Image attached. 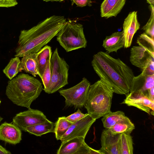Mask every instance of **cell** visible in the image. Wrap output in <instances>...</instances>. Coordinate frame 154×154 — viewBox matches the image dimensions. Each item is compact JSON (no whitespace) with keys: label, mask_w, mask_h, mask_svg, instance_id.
Wrapping results in <instances>:
<instances>
[{"label":"cell","mask_w":154,"mask_h":154,"mask_svg":"<svg viewBox=\"0 0 154 154\" xmlns=\"http://www.w3.org/2000/svg\"><path fill=\"white\" fill-rule=\"evenodd\" d=\"M91 65L100 79L110 85L114 93L126 95L130 92L134 76L132 69L120 59L100 51L94 55Z\"/></svg>","instance_id":"6da1fadb"},{"label":"cell","mask_w":154,"mask_h":154,"mask_svg":"<svg viewBox=\"0 0 154 154\" xmlns=\"http://www.w3.org/2000/svg\"><path fill=\"white\" fill-rule=\"evenodd\" d=\"M66 21L64 16L53 15L29 29L21 31L15 56L38 52L57 36Z\"/></svg>","instance_id":"7a4b0ae2"},{"label":"cell","mask_w":154,"mask_h":154,"mask_svg":"<svg viewBox=\"0 0 154 154\" xmlns=\"http://www.w3.org/2000/svg\"><path fill=\"white\" fill-rule=\"evenodd\" d=\"M41 83L28 74L21 73L8 81L5 94L14 104L30 108L43 90Z\"/></svg>","instance_id":"3957f363"},{"label":"cell","mask_w":154,"mask_h":154,"mask_svg":"<svg viewBox=\"0 0 154 154\" xmlns=\"http://www.w3.org/2000/svg\"><path fill=\"white\" fill-rule=\"evenodd\" d=\"M113 93L111 87L102 79L91 85L84 105L88 114L96 120L111 112Z\"/></svg>","instance_id":"277c9868"},{"label":"cell","mask_w":154,"mask_h":154,"mask_svg":"<svg viewBox=\"0 0 154 154\" xmlns=\"http://www.w3.org/2000/svg\"><path fill=\"white\" fill-rule=\"evenodd\" d=\"M57 36V41L67 52L87 46L83 25L70 20L66 21Z\"/></svg>","instance_id":"5b68a950"},{"label":"cell","mask_w":154,"mask_h":154,"mask_svg":"<svg viewBox=\"0 0 154 154\" xmlns=\"http://www.w3.org/2000/svg\"><path fill=\"white\" fill-rule=\"evenodd\" d=\"M69 68L65 60L59 56L56 48L50 60L51 80L48 87L44 90L46 93H53L68 84Z\"/></svg>","instance_id":"8992f818"},{"label":"cell","mask_w":154,"mask_h":154,"mask_svg":"<svg viewBox=\"0 0 154 154\" xmlns=\"http://www.w3.org/2000/svg\"><path fill=\"white\" fill-rule=\"evenodd\" d=\"M90 85L85 78L75 86L69 88L61 90L60 94L65 99L66 105L77 108L84 106Z\"/></svg>","instance_id":"52a82bcc"},{"label":"cell","mask_w":154,"mask_h":154,"mask_svg":"<svg viewBox=\"0 0 154 154\" xmlns=\"http://www.w3.org/2000/svg\"><path fill=\"white\" fill-rule=\"evenodd\" d=\"M85 138L75 137L61 143L57 154H101L100 150L89 147L85 142Z\"/></svg>","instance_id":"ba28073f"},{"label":"cell","mask_w":154,"mask_h":154,"mask_svg":"<svg viewBox=\"0 0 154 154\" xmlns=\"http://www.w3.org/2000/svg\"><path fill=\"white\" fill-rule=\"evenodd\" d=\"M48 120L42 112L30 108L16 114L13 119L12 122L25 131L27 127L44 122Z\"/></svg>","instance_id":"9c48e42d"},{"label":"cell","mask_w":154,"mask_h":154,"mask_svg":"<svg viewBox=\"0 0 154 154\" xmlns=\"http://www.w3.org/2000/svg\"><path fill=\"white\" fill-rule=\"evenodd\" d=\"M96 120L88 114L80 120L72 123L60 140L61 143L72 138L82 137L85 138L92 125Z\"/></svg>","instance_id":"30bf717a"},{"label":"cell","mask_w":154,"mask_h":154,"mask_svg":"<svg viewBox=\"0 0 154 154\" xmlns=\"http://www.w3.org/2000/svg\"><path fill=\"white\" fill-rule=\"evenodd\" d=\"M126 96L122 104L135 107L149 115L151 111H154V101L150 100L142 91L130 92Z\"/></svg>","instance_id":"8fae6325"},{"label":"cell","mask_w":154,"mask_h":154,"mask_svg":"<svg viewBox=\"0 0 154 154\" xmlns=\"http://www.w3.org/2000/svg\"><path fill=\"white\" fill-rule=\"evenodd\" d=\"M140 24L137 17V11L130 12L125 19L123 24L125 39L124 48H128L131 45L135 34L140 29Z\"/></svg>","instance_id":"7c38bea8"},{"label":"cell","mask_w":154,"mask_h":154,"mask_svg":"<svg viewBox=\"0 0 154 154\" xmlns=\"http://www.w3.org/2000/svg\"><path fill=\"white\" fill-rule=\"evenodd\" d=\"M130 61L132 65L142 71L154 62V57L141 46H133L130 50Z\"/></svg>","instance_id":"4fadbf2b"},{"label":"cell","mask_w":154,"mask_h":154,"mask_svg":"<svg viewBox=\"0 0 154 154\" xmlns=\"http://www.w3.org/2000/svg\"><path fill=\"white\" fill-rule=\"evenodd\" d=\"M119 137V134H112L109 129L104 130L100 138L101 147L100 150L102 154H120Z\"/></svg>","instance_id":"5bb4252c"},{"label":"cell","mask_w":154,"mask_h":154,"mask_svg":"<svg viewBox=\"0 0 154 154\" xmlns=\"http://www.w3.org/2000/svg\"><path fill=\"white\" fill-rule=\"evenodd\" d=\"M21 130L13 123L6 122L0 125V140L16 145L21 140Z\"/></svg>","instance_id":"9a60e30c"},{"label":"cell","mask_w":154,"mask_h":154,"mask_svg":"<svg viewBox=\"0 0 154 154\" xmlns=\"http://www.w3.org/2000/svg\"><path fill=\"white\" fill-rule=\"evenodd\" d=\"M153 87L154 75H147L142 72L139 75L134 77L130 92L140 91L147 96L149 90Z\"/></svg>","instance_id":"2e32d148"},{"label":"cell","mask_w":154,"mask_h":154,"mask_svg":"<svg viewBox=\"0 0 154 154\" xmlns=\"http://www.w3.org/2000/svg\"><path fill=\"white\" fill-rule=\"evenodd\" d=\"M126 0H104L100 6L101 17H116L124 6Z\"/></svg>","instance_id":"e0dca14e"},{"label":"cell","mask_w":154,"mask_h":154,"mask_svg":"<svg viewBox=\"0 0 154 154\" xmlns=\"http://www.w3.org/2000/svg\"><path fill=\"white\" fill-rule=\"evenodd\" d=\"M125 39L123 31L116 32L109 36H106L103 40L102 46L109 54L117 52L120 49L124 47Z\"/></svg>","instance_id":"ac0fdd59"},{"label":"cell","mask_w":154,"mask_h":154,"mask_svg":"<svg viewBox=\"0 0 154 154\" xmlns=\"http://www.w3.org/2000/svg\"><path fill=\"white\" fill-rule=\"evenodd\" d=\"M52 55L51 48L48 45H45L36 53V60L38 69V75L41 78L48 63L50 62Z\"/></svg>","instance_id":"d6986e66"},{"label":"cell","mask_w":154,"mask_h":154,"mask_svg":"<svg viewBox=\"0 0 154 154\" xmlns=\"http://www.w3.org/2000/svg\"><path fill=\"white\" fill-rule=\"evenodd\" d=\"M36 53H30L23 56L21 60L20 70L29 73L34 77L38 75L36 60Z\"/></svg>","instance_id":"ffe728a7"},{"label":"cell","mask_w":154,"mask_h":154,"mask_svg":"<svg viewBox=\"0 0 154 154\" xmlns=\"http://www.w3.org/2000/svg\"><path fill=\"white\" fill-rule=\"evenodd\" d=\"M54 123L48 119L46 121L26 128L25 131L41 136L46 134L54 132Z\"/></svg>","instance_id":"44dd1931"},{"label":"cell","mask_w":154,"mask_h":154,"mask_svg":"<svg viewBox=\"0 0 154 154\" xmlns=\"http://www.w3.org/2000/svg\"><path fill=\"white\" fill-rule=\"evenodd\" d=\"M134 129V124L128 118L125 116L109 129L112 134H116L122 133L131 134Z\"/></svg>","instance_id":"7402d4cb"},{"label":"cell","mask_w":154,"mask_h":154,"mask_svg":"<svg viewBox=\"0 0 154 154\" xmlns=\"http://www.w3.org/2000/svg\"><path fill=\"white\" fill-rule=\"evenodd\" d=\"M120 154H133V141L130 134L122 133L119 134V141Z\"/></svg>","instance_id":"603a6c76"},{"label":"cell","mask_w":154,"mask_h":154,"mask_svg":"<svg viewBox=\"0 0 154 154\" xmlns=\"http://www.w3.org/2000/svg\"><path fill=\"white\" fill-rule=\"evenodd\" d=\"M21 60L18 57L11 59L9 62L3 70V71L6 76L11 80L15 77L20 70Z\"/></svg>","instance_id":"cb8c5ba5"},{"label":"cell","mask_w":154,"mask_h":154,"mask_svg":"<svg viewBox=\"0 0 154 154\" xmlns=\"http://www.w3.org/2000/svg\"><path fill=\"white\" fill-rule=\"evenodd\" d=\"M125 116V113L122 111H111L103 116L101 120L103 126L105 129H109Z\"/></svg>","instance_id":"d4e9b609"},{"label":"cell","mask_w":154,"mask_h":154,"mask_svg":"<svg viewBox=\"0 0 154 154\" xmlns=\"http://www.w3.org/2000/svg\"><path fill=\"white\" fill-rule=\"evenodd\" d=\"M72 123L68 121L65 116L58 118L54 123V132L57 140H60L69 127Z\"/></svg>","instance_id":"484cf974"},{"label":"cell","mask_w":154,"mask_h":154,"mask_svg":"<svg viewBox=\"0 0 154 154\" xmlns=\"http://www.w3.org/2000/svg\"><path fill=\"white\" fill-rule=\"evenodd\" d=\"M137 43L139 45L143 48L154 57V39L144 32L137 38Z\"/></svg>","instance_id":"4316f807"},{"label":"cell","mask_w":154,"mask_h":154,"mask_svg":"<svg viewBox=\"0 0 154 154\" xmlns=\"http://www.w3.org/2000/svg\"><path fill=\"white\" fill-rule=\"evenodd\" d=\"M151 11L150 17L146 24L144 26L142 29L144 31V33L154 39V6L150 5Z\"/></svg>","instance_id":"83f0119b"},{"label":"cell","mask_w":154,"mask_h":154,"mask_svg":"<svg viewBox=\"0 0 154 154\" xmlns=\"http://www.w3.org/2000/svg\"><path fill=\"white\" fill-rule=\"evenodd\" d=\"M50 62L48 63L41 79L44 86V90L47 88L51 80Z\"/></svg>","instance_id":"f1b7e54d"},{"label":"cell","mask_w":154,"mask_h":154,"mask_svg":"<svg viewBox=\"0 0 154 154\" xmlns=\"http://www.w3.org/2000/svg\"><path fill=\"white\" fill-rule=\"evenodd\" d=\"M88 114V113H83L78 109L76 112L66 117V118L68 121L73 123L82 119Z\"/></svg>","instance_id":"f546056e"},{"label":"cell","mask_w":154,"mask_h":154,"mask_svg":"<svg viewBox=\"0 0 154 154\" xmlns=\"http://www.w3.org/2000/svg\"><path fill=\"white\" fill-rule=\"evenodd\" d=\"M17 4V0H0V7H11Z\"/></svg>","instance_id":"4dcf8cb0"},{"label":"cell","mask_w":154,"mask_h":154,"mask_svg":"<svg viewBox=\"0 0 154 154\" xmlns=\"http://www.w3.org/2000/svg\"><path fill=\"white\" fill-rule=\"evenodd\" d=\"M72 1V5L75 4L77 6L84 7L87 5L91 6V2L89 0H71Z\"/></svg>","instance_id":"1f68e13d"},{"label":"cell","mask_w":154,"mask_h":154,"mask_svg":"<svg viewBox=\"0 0 154 154\" xmlns=\"http://www.w3.org/2000/svg\"><path fill=\"white\" fill-rule=\"evenodd\" d=\"M147 96L150 100L154 101V87H152L149 90Z\"/></svg>","instance_id":"d6a6232c"},{"label":"cell","mask_w":154,"mask_h":154,"mask_svg":"<svg viewBox=\"0 0 154 154\" xmlns=\"http://www.w3.org/2000/svg\"><path fill=\"white\" fill-rule=\"evenodd\" d=\"M11 152L0 145V154H11Z\"/></svg>","instance_id":"836d02e7"},{"label":"cell","mask_w":154,"mask_h":154,"mask_svg":"<svg viewBox=\"0 0 154 154\" xmlns=\"http://www.w3.org/2000/svg\"><path fill=\"white\" fill-rule=\"evenodd\" d=\"M146 1L150 5H154V0H146Z\"/></svg>","instance_id":"e575fe53"},{"label":"cell","mask_w":154,"mask_h":154,"mask_svg":"<svg viewBox=\"0 0 154 154\" xmlns=\"http://www.w3.org/2000/svg\"><path fill=\"white\" fill-rule=\"evenodd\" d=\"M43 1L48 2L49 1H56V2H63L65 0H43Z\"/></svg>","instance_id":"d590c367"},{"label":"cell","mask_w":154,"mask_h":154,"mask_svg":"<svg viewBox=\"0 0 154 154\" xmlns=\"http://www.w3.org/2000/svg\"><path fill=\"white\" fill-rule=\"evenodd\" d=\"M3 118L0 116V123L2 120H3Z\"/></svg>","instance_id":"8d00e7d4"},{"label":"cell","mask_w":154,"mask_h":154,"mask_svg":"<svg viewBox=\"0 0 154 154\" xmlns=\"http://www.w3.org/2000/svg\"><path fill=\"white\" fill-rule=\"evenodd\" d=\"M1 103V100H0V104Z\"/></svg>","instance_id":"74e56055"}]
</instances>
